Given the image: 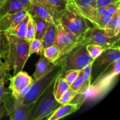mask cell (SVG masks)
<instances>
[{
  "instance_id": "7402d4cb",
  "label": "cell",
  "mask_w": 120,
  "mask_h": 120,
  "mask_svg": "<svg viewBox=\"0 0 120 120\" xmlns=\"http://www.w3.org/2000/svg\"><path fill=\"white\" fill-rule=\"evenodd\" d=\"M43 55L52 63H56L62 57L60 51L56 45H53L43 49Z\"/></svg>"
},
{
  "instance_id": "f546056e",
  "label": "cell",
  "mask_w": 120,
  "mask_h": 120,
  "mask_svg": "<svg viewBox=\"0 0 120 120\" xmlns=\"http://www.w3.org/2000/svg\"><path fill=\"white\" fill-rule=\"evenodd\" d=\"M9 80L8 78H3L0 80V104L3 103L6 98L11 94L10 90L5 86V83Z\"/></svg>"
},
{
  "instance_id": "e575fe53",
  "label": "cell",
  "mask_w": 120,
  "mask_h": 120,
  "mask_svg": "<svg viewBox=\"0 0 120 120\" xmlns=\"http://www.w3.org/2000/svg\"><path fill=\"white\" fill-rule=\"evenodd\" d=\"M120 2V0H96L97 8Z\"/></svg>"
},
{
  "instance_id": "4fadbf2b",
  "label": "cell",
  "mask_w": 120,
  "mask_h": 120,
  "mask_svg": "<svg viewBox=\"0 0 120 120\" xmlns=\"http://www.w3.org/2000/svg\"><path fill=\"white\" fill-rule=\"evenodd\" d=\"M28 11L25 9L12 14H7L0 18V32H8L15 28L26 16Z\"/></svg>"
},
{
  "instance_id": "ffe728a7",
  "label": "cell",
  "mask_w": 120,
  "mask_h": 120,
  "mask_svg": "<svg viewBox=\"0 0 120 120\" xmlns=\"http://www.w3.org/2000/svg\"><path fill=\"white\" fill-rule=\"evenodd\" d=\"M70 86L68 84L63 75L60 73L57 76L54 82L53 94L55 98L58 101L62 94Z\"/></svg>"
},
{
  "instance_id": "d6a6232c",
  "label": "cell",
  "mask_w": 120,
  "mask_h": 120,
  "mask_svg": "<svg viewBox=\"0 0 120 120\" xmlns=\"http://www.w3.org/2000/svg\"><path fill=\"white\" fill-rule=\"evenodd\" d=\"M80 70H69L65 71L63 76L69 86L72 84L73 82L76 79L79 75Z\"/></svg>"
},
{
  "instance_id": "44dd1931",
  "label": "cell",
  "mask_w": 120,
  "mask_h": 120,
  "mask_svg": "<svg viewBox=\"0 0 120 120\" xmlns=\"http://www.w3.org/2000/svg\"><path fill=\"white\" fill-rule=\"evenodd\" d=\"M29 14L27 13L26 16L23 18V19L17 24V25L13 28L12 29L7 32V34L20 38H25L27 26H28V21H29ZM6 33V32H5Z\"/></svg>"
},
{
  "instance_id": "74e56055",
  "label": "cell",
  "mask_w": 120,
  "mask_h": 120,
  "mask_svg": "<svg viewBox=\"0 0 120 120\" xmlns=\"http://www.w3.org/2000/svg\"><path fill=\"white\" fill-rule=\"evenodd\" d=\"M5 0H0V7L2 5V4H3V2H4Z\"/></svg>"
},
{
  "instance_id": "d590c367",
  "label": "cell",
  "mask_w": 120,
  "mask_h": 120,
  "mask_svg": "<svg viewBox=\"0 0 120 120\" xmlns=\"http://www.w3.org/2000/svg\"><path fill=\"white\" fill-rule=\"evenodd\" d=\"M18 1L20 2V4L23 6L25 9L27 11L28 8H29V5H30V4L33 1V0H18Z\"/></svg>"
},
{
  "instance_id": "ac0fdd59",
  "label": "cell",
  "mask_w": 120,
  "mask_h": 120,
  "mask_svg": "<svg viewBox=\"0 0 120 120\" xmlns=\"http://www.w3.org/2000/svg\"><path fill=\"white\" fill-rule=\"evenodd\" d=\"M23 9L25 8L18 0H5L0 7V18L7 14H15Z\"/></svg>"
},
{
  "instance_id": "4316f807",
  "label": "cell",
  "mask_w": 120,
  "mask_h": 120,
  "mask_svg": "<svg viewBox=\"0 0 120 120\" xmlns=\"http://www.w3.org/2000/svg\"><path fill=\"white\" fill-rule=\"evenodd\" d=\"M8 40L5 32H0V57L6 60L7 55Z\"/></svg>"
},
{
  "instance_id": "603a6c76",
  "label": "cell",
  "mask_w": 120,
  "mask_h": 120,
  "mask_svg": "<svg viewBox=\"0 0 120 120\" xmlns=\"http://www.w3.org/2000/svg\"><path fill=\"white\" fill-rule=\"evenodd\" d=\"M32 17L35 23V38L41 40L50 23L41 18L36 17V16H32Z\"/></svg>"
},
{
  "instance_id": "e0dca14e",
  "label": "cell",
  "mask_w": 120,
  "mask_h": 120,
  "mask_svg": "<svg viewBox=\"0 0 120 120\" xmlns=\"http://www.w3.org/2000/svg\"><path fill=\"white\" fill-rule=\"evenodd\" d=\"M40 56H41L39 59L36 63V70L33 75L34 80L38 79L47 73L55 66L56 63L50 62L48 59L45 57L43 55H41Z\"/></svg>"
},
{
  "instance_id": "7a4b0ae2",
  "label": "cell",
  "mask_w": 120,
  "mask_h": 120,
  "mask_svg": "<svg viewBox=\"0 0 120 120\" xmlns=\"http://www.w3.org/2000/svg\"><path fill=\"white\" fill-rule=\"evenodd\" d=\"M59 22L66 32L82 37L90 27L87 20L79 11L73 0L68 1L65 9L60 15Z\"/></svg>"
},
{
  "instance_id": "5bb4252c",
  "label": "cell",
  "mask_w": 120,
  "mask_h": 120,
  "mask_svg": "<svg viewBox=\"0 0 120 120\" xmlns=\"http://www.w3.org/2000/svg\"><path fill=\"white\" fill-rule=\"evenodd\" d=\"M46 8L53 18L56 25L59 23V19L65 9L68 0H35Z\"/></svg>"
},
{
  "instance_id": "cb8c5ba5",
  "label": "cell",
  "mask_w": 120,
  "mask_h": 120,
  "mask_svg": "<svg viewBox=\"0 0 120 120\" xmlns=\"http://www.w3.org/2000/svg\"><path fill=\"white\" fill-rule=\"evenodd\" d=\"M43 47L42 42L40 39L34 38L29 42V56L34 53L39 55H43Z\"/></svg>"
},
{
  "instance_id": "1f68e13d",
  "label": "cell",
  "mask_w": 120,
  "mask_h": 120,
  "mask_svg": "<svg viewBox=\"0 0 120 120\" xmlns=\"http://www.w3.org/2000/svg\"><path fill=\"white\" fill-rule=\"evenodd\" d=\"M77 94V93L74 91L73 90H71L70 87L62 94L60 98L59 99L58 101L62 105L68 104L71 101V100L73 98L75 95Z\"/></svg>"
},
{
  "instance_id": "6da1fadb",
  "label": "cell",
  "mask_w": 120,
  "mask_h": 120,
  "mask_svg": "<svg viewBox=\"0 0 120 120\" xmlns=\"http://www.w3.org/2000/svg\"><path fill=\"white\" fill-rule=\"evenodd\" d=\"M7 34L8 40L6 62H8L13 75L22 71L29 56V42L25 38H20Z\"/></svg>"
},
{
  "instance_id": "484cf974",
  "label": "cell",
  "mask_w": 120,
  "mask_h": 120,
  "mask_svg": "<svg viewBox=\"0 0 120 120\" xmlns=\"http://www.w3.org/2000/svg\"><path fill=\"white\" fill-rule=\"evenodd\" d=\"M86 49L91 59L94 60L103 53L105 49L99 45L89 43L86 45Z\"/></svg>"
},
{
  "instance_id": "2e32d148",
  "label": "cell",
  "mask_w": 120,
  "mask_h": 120,
  "mask_svg": "<svg viewBox=\"0 0 120 120\" xmlns=\"http://www.w3.org/2000/svg\"><path fill=\"white\" fill-rule=\"evenodd\" d=\"M80 107L77 104H68L62 105L58 108L56 110H55L50 117L47 118L48 120H57L60 118L65 117L73 112H76L77 110H79Z\"/></svg>"
},
{
  "instance_id": "8fae6325",
  "label": "cell",
  "mask_w": 120,
  "mask_h": 120,
  "mask_svg": "<svg viewBox=\"0 0 120 120\" xmlns=\"http://www.w3.org/2000/svg\"><path fill=\"white\" fill-rule=\"evenodd\" d=\"M9 80L10 81V84L8 89L11 92L12 96L16 97L19 92L22 89L32 84L34 79L28 75V73L22 70L11 76Z\"/></svg>"
},
{
  "instance_id": "f1b7e54d",
  "label": "cell",
  "mask_w": 120,
  "mask_h": 120,
  "mask_svg": "<svg viewBox=\"0 0 120 120\" xmlns=\"http://www.w3.org/2000/svg\"><path fill=\"white\" fill-rule=\"evenodd\" d=\"M120 10L118 11L111 18L109 23L107 25L106 28H110L116 31L117 34H120Z\"/></svg>"
},
{
  "instance_id": "836d02e7",
  "label": "cell",
  "mask_w": 120,
  "mask_h": 120,
  "mask_svg": "<svg viewBox=\"0 0 120 120\" xmlns=\"http://www.w3.org/2000/svg\"><path fill=\"white\" fill-rule=\"evenodd\" d=\"M83 86V77L82 74V70L80 72L78 77L72 83V84L70 86V88L74 91L77 93L79 92L82 90Z\"/></svg>"
},
{
  "instance_id": "4dcf8cb0",
  "label": "cell",
  "mask_w": 120,
  "mask_h": 120,
  "mask_svg": "<svg viewBox=\"0 0 120 120\" xmlns=\"http://www.w3.org/2000/svg\"><path fill=\"white\" fill-rule=\"evenodd\" d=\"M10 66L8 62L2 61V59L0 57V80L3 78H8L9 80L11 76L9 74Z\"/></svg>"
},
{
  "instance_id": "8992f818",
  "label": "cell",
  "mask_w": 120,
  "mask_h": 120,
  "mask_svg": "<svg viewBox=\"0 0 120 120\" xmlns=\"http://www.w3.org/2000/svg\"><path fill=\"white\" fill-rule=\"evenodd\" d=\"M93 60L87 50L86 44L81 42L72 51L62 56L57 62L62 66L63 75L69 70H82Z\"/></svg>"
},
{
  "instance_id": "d4e9b609",
  "label": "cell",
  "mask_w": 120,
  "mask_h": 120,
  "mask_svg": "<svg viewBox=\"0 0 120 120\" xmlns=\"http://www.w3.org/2000/svg\"><path fill=\"white\" fill-rule=\"evenodd\" d=\"M92 63L88 64L82 70L83 77V86L82 90L79 92V93L84 92L91 84V69Z\"/></svg>"
},
{
  "instance_id": "9c48e42d",
  "label": "cell",
  "mask_w": 120,
  "mask_h": 120,
  "mask_svg": "<svg viewBox=\"0 0 120 120\" xmlns=\"http://www.w3.org/2000/svg\"><path fill=\"white\" fill-rule=\"evenodd\" d=\"M56 26L57 36L55 45L59 49L61 56H63L70 53L80 44L83 37L66 32L59 22L56 24Z\"/></svg>"
},
{
  "instance_id": "ba28073f",
  "label": "cell",
  "mask_w": 120,
  "mask_h": 120,
  "mask_svg": "<svg viewBox=\"0 0 120 120\" xmlns=\"http://www.w3.org/2000/svg\"><path fill=\"white\" fill-rule=\"evenodd\" d=\"M7 116L11 120H27L34 103L23 104L21 99L16 98L11 94L4 102Z\"/></svg>"
},
{
  "instance_id": "52a82bcc",
  "label": "cell",
  "mask_w": 120,
  "mask_h": 120,
  "mask_svg": "<svg viewBox=\"0 0 120 120\" xmlns=\"http://www.w3.org/2000/svg\"><path fill=\"white\" fill-rule=\"evenodd\" d=\"M120 59V46L111 47L104 49L103 53L95 59L92 63L91 69V83L111 64Z\"/></svg>"
},
{
  "instance_id": "8d00e7d4",
  "label": "cell",
  "mask_w": 120,
  "mask_h": 120,
  "mask_svg": "<svg viewBox=\"0 0 120 120\" xmlns=\"http://www.w3.org/2000/svg\"><path fill=\"white\" fill-rule=\"evenodd\" d=\"M6 116H7V112L6 111L4 103H3L0 104V120L2 119Z\"/></svg>"
},
{
  "instance_id": "f35d334b",
  "label": "cell",
  "mask_w": 120,
  "mask_h": 120,
  "mask_svg": "<svg viewBox=\"0 0 120 120\" xmlns=\"http://www.w3.org/2000/svg\"></svg>"
},
{
  "instance_id": "5b68a950",
  "label": "cell",
  "mask_w": 120,
  "mask_h": 120,
  "mask_svg": "<svg viewBox=\"0 0 120 120\" xmlns=\"http://www.w3.org/2000/svg\"><path fill=\"white\" fill-rule=\"evenodd\" d=\"M120 34L110 28L90 27L83 37L82 43L87 45L94 43L102 46L104 49L119 46Z\"/></svg>"
},
{
  "instance_id": "9a60e30c",
  "label": "cell",
  "mask_w": 120,
  "mask_h": 120,
  "mask_svg": "<svg viewBox=\"0 0 120 120\" xmlns=\"http://www.w3.org/2000/svg\"><path fill=\"white\" fill-rule=\"evenodd\" d=\"M27 11L31 16L41 18L49 23H55L53 18L49 12L48 9L44 6L35 1V0H33Z\"/></svg>"
},
{
  "instance_id": "3957f363",
  "label": "cell",
  "mask_w": 120,
  "mask_h": 120,
  "mask_svg": "<svg viewBox=\"0 0 120 120\" xmlns=\"http://www.w3.org/2000/svg\"><path fill=\"white\" fill-rule=\"evenodd\" d=\"M62 73V66L56 62L55 66L50 71L38 79L34 80L29 91L21 99L22 103L26 105L35 103Z\"/></svg>"
},
{
  "instance_id": "d6986e66",
  "label": "cell",
  "mask_w": 120,
  "mask_h": 120,
  "mask_svg": "<svg viewBox=\"0 0 120 120\" xmlns=\"http://www.w3.org/2000/svg\"><path fill=\"white\" fill-rule=\"evenodd\" d=\"M57 36V26L55 23H50L42 36L41 41L43 49L55 45Z\"/></svg>"
},
{
  "instance_id": "277c9868",
  "label": "cell",
  "mask_w": 120,
  "mask_h": 120,
  "mask_svg": "<svg viewBox=\"0 0 120 120\" xmlns=\"http://www.w3.org/2000/svg\"><path fill=\"white\" fill-rule=\"evenodd\" d=\"M54 82L34 103V107L27 120L44 119L51 115L55 110L62 105L54 96Z\"/></svg>"
},
{
  "instance_id": "83f0119b",
  "label": "cell",
  "mask_w": 120,
  "mask_h": 120,
  "mask_svg": "<svg viewBox=\"0 0 120 120\" xmlns=\"http://www.w3.org/2000/svg\"><path fill=\"white\" fill-rule=\"evenodd\" d=\"M35 23L32 17L29 15V21L27 26L26 32L25 39L28 42H30L35 38Z\"/></svg>"
},
{
  "instance_id": "30bf717a",
  "label": "cell",
  "mask_w": 120,
  "mask_h": 120,
  "mask_svg": "<svg viewBox=\"0 0 120 120\" xmlns=\"http://www.w3.org/2000/svg\"><path fill=\"white\" fill-rule=\"evenodd\" d=\"M120 71V61L119 60L111 64L91 84L97 85L107 93L114 83Z\"/></svg>"
},
{
  "instance_id": "7c38bea8",
  "label": "cell",
  "mask_w": 120,
  "mask_h": 120,
  "mask_svg": "<svg viewBox=\"0 0 120 120\" xmlns=\"http://www.w3.org/2000/svg\"><path fill=\"white\" fill-rule=\"evenodd\" d=\"M73 1L80 13L95 26L97 8L96 0H73Z\"/></svg>"
}]
</instances>
